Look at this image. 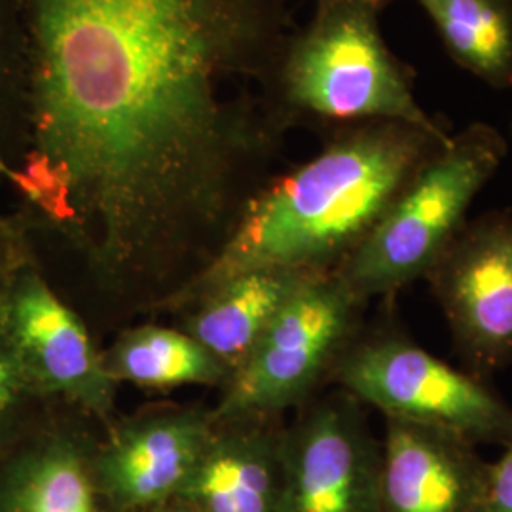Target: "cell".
Returning a JSON list of instances; mask_svg holds the SVG:
<instances>
[{"label": "cell", "mask_w": 512, "mask_h": 512, "mask_svg": "<svg viewBox=\"0 0 512 512\" xmlns=\"http://www.w3.org/2000/svg\"><path fill=\"white\" fill-rule=\"evenodd\" d=\"M463 368L488 382L512 365V211L467 220L425 279Z\"/></svg>", "instance_id": "ba28073f"}, {"label": "cell", "mask_w": 512, "mask_h": 512, "mask_svg": "<svg viewBox=\"0 0 512 512\" xmlns=\"http://www.w3.org/2000/svg\"><path fill=\"white\" fill-rule=\"evenodd\" d=\"M330 382L384 418L450 431L475 446H503L512 406L486 380L446 363L387 321L357 334Z\"/></svg>", "instance_id": "5b68a950"}, {"label": "cell", "mask_w": 512, "mask_h": 512, "mask_svg": "<svg viewBox=\"0 0 512 512\" xmlns=\"http://www.w3.org/2000/svg\"><path fill=\"white\" fill-rule=\"evenodd\" d=\"M313 2L315 6H355V8H365L376 14H382L385 8L403 0H313Z\"/></svg>", "instance_id": "ffe728a7"}, {"label": "cell", "mask_w": 512, "mask_h": 512, "mask_svg": "<svg viewBox=\"0 0 512 512\" xmlns=\"http://www.w3.org/2000/svg\"><path fill=\"white\" fill-rule=\"evenodd\" d=\"M0 332L35 391L63 395L99 418L112 412L116 382L105 357L40 275L23 272L0 296Z\"/></svg>", "instance_id": "9c48e42d"}, {"label": "cell", "mask_w": 512, "mask_h": 512, "mask_svg": "<svg viewBox=\"0 0 512 512\" xmlns=\"http://www.w3.org/2000/svg\"><path fill=\"white\" fill-rule=\"evenodd\" d=\"M380 16L355 6H313L283 44L274 74L283 128L323 137L380 122L435 126L421 105L416 71L385 40Z\"/></svg>", "instance_id": "3957f363"}, {"label": "cell", "mask_w": 512, "mask_h": 512, "mask_svg": "<svg viewBox=\"0 0 512 512\" xmlns=\"http://www.w3.org/2000/svg\"><path fill=\"white\" fill-rule=\"evenodd\" d=\"M450 133L440 120L435 126L380 122L325 135L315 156L266 179L243 202L217 255L171 304L198 302L224 281L256 270L336 272Z\"/></svg>", "instance_id": "7a4b0ae2"}, {"label": "cell", "mask_w": 512, "mask_h": 512, "mask_svg": "<svg viewBox=\"0 0 512 512\" xmlns=\"http://www.w3.org/2000/svg\"><path fill=\"white\" fill-rule=\"evenodd\" d=\"M279 437L264 425L213 433L177 495L202 512H277Z\"/></svg>", "instance_id": "7c38bea8"}, {"label": "cell", "mask_w": 512, "mask_h": 512, "mask_svg": "<svg viewBox=\"0 0 512 512\" xmlns=\"http://www.w3.org/2000/svg\"><path fill=\"white\" fill-rule=\"evenodd\" d=\"M279 437L277 512H382V439L346 391L302 404Z\"/></svg>", "instance_id": "52a82bcc"}, {"label": "cell", "mask_w": 512, "mask_h": 512, "mask_svg": "<svg viewBox=\"0 0 512 512\" xmlns=\"http://www.w3.org/2000/svg\"><path fill=\"white\" fill-rule=\"evenodd\" d=\"M29 391H35V387L29 382L16 353L0 332V425L18 410Z\"/></svg>", "instance_id": "d6986e66"}, {"label": "cell", "mask_w": 512, "mask_h": 512, "mask_svg": "<svg viewBox=\"0 0 512 512\" xmlns=\"http://www.w3.org/2000/svg\"><path fill=\"white\" fill-rule=\"evenodd\" d=\"M105 361L116 384L152 389L215 384L230 372L190 334L164 327H139L122 334Z\"/></svg>", "instance_id": "2e32d148"}, {"label": "cell", "mask_w": 512, "mask_h": 512, "mask_svg": "<svg viewBox=\"0 0 512 512\" xmlns=\"http://www.w3.org/2000/svg\"><path fill=\"white\" fill-rule=\"evenodd\" d=\"M311 275L315 274L256 270L228 279L198 300L200 308L186 323V334L234 372Z\"/></svg>", "instance_id": "4fadbf2b"}, {"label": "cell", "mask_w": 512, "mask_h": 512, "mask_svg": "<svg viewBox=\"0 0 512 512\" xmlns=\"http://www.w3.org/2000/svg\"><path fill=\"white\" fill-rule=\"evenodd\" d=\"M499 448V458L488 461L476 512H512V435Z\"/></svg>", "instance_id": "ac0fdd59"}, {"label": "cell", "mask_w": 512, "mask_h": 512, "mask_svg": "<svg viewBox=\"0 0 512 512\" xmlns=\"http://www.w3.org/2000/svg\"><path fill=\"white\" fill-rule=\"evenodd\" d=\"M366 306L336 272L311 275L232 372L213 420L270 418L308 403L363 329Z\"/></svg>", "instance_id": "8992f818"}, {"label": "cell", "mask_w": 512, "mask_h": 512, "mask_svg": "<svg viewBox=\"0 0 512 512\" xmlns=\"http://www.w3.org/2000/svg\"><path fill=\"white\" fill-rule=\"evenodd\" d=\"M10 238V228H6L4 224H0V249H2V245L8 241Z\"/></svg>", "instance_id": "44dd1931"}, {"label": "cell", "mask_w": 512, "mask_h": 512, "mask_svg": "<svg viewBox=\"0 0 512 512\" xmlns=\"http://www.w3.org/2000/svg\"><path fill=\"white\" fill-rule=\"evenodd\" d=\"M97 478L67 437L23 452L0 476V512H99Z\"/></svg>", "instance_id": "9a60e30c"}, {"label": "cell", "mask_w": 512, "mask_h": 512, "mask_svg": "<svg viewBox=\"0 0 512 512\" xmlns=\"http://www.w3.org/2000/svg\"><path fill=\"white\" fill-rule=\"evenodd\" d=\"M29 143V67L18 0H0V177L12 183V145Z\"/></svg>", "instance_id": "e0dca14e"}, {"label": "cell", "mask_w": 512, "mask_h": 512, "mask_svg": "<svg viewBox=\"0 0 512 512\" xmlns=\"http://www.w3.org/2000/svg\"><path fill=\"white\" fill-rule=\"evenodd\" d=\"M160 512H188V511H160Z\"/></svg>", "instance_id": "603a6c76"}, {"label": "cell", "mask_w": 512, "mask_h": 512, "mask_svg": "<svg viewBox=\"0 0 512 512\" xmlns=\"http://www.w3.org/2000/svg\"><path fill=\"white\" fill-rule=\"evenodd\" d=\"M507 143H509V152H512V114L511 120H509V126H507Z\"/></svg>", "instance_id": "7402d4cb"}, {"label": "cell", "mask_w": 512, "mask_h": 512, "mask_svg": "<svg viewBox=\"0 0 512 512\" xmlns=\"http://www.w3.org/2000/svg\"><path fill=\"white\" fill-rule=\"evenodd\" d=\"M486 467L469 440L425 423L385 418L382 512H476Z\"/></svg>", "instance_id": "30bf717a"}, {"label": "cell", "mask_w": 512, "mask_h": 512, "mask_svg": "<svg viewBox=\"0 0 512 512\" xmlns=\"http://www.w3.org/2000/svg\"><path fill=\"white\" fill-rule=\"evenodd\" d=\"M291 0H18L23 183L112 285L226 219L287 133L274 74Z\"/></svg>", "instance_id": "6da1fadb"}, {"label": "cell", "mask_w": 512, "mask_h": 512, "mask_svg": "<svg viewBox=\"0 0 512 512\" xmlns=\"http://www.w3.org/2000/svg\"><path fill=\"white\" fill-rule=\"evenodd\" d=\"M442 50L494 92L512 90V0H412Z\"/></svg>", "instance_id": "5bb4252c"}, {"label": "cell", "mask_w": 512, "mask_h": 512, "mask_svg": "<svg viewBox=\"0 0 512 512\" xmlns=\"http://www.w3.org/2000/svg\"><path fill=\"white\" fill-rule=\"evenodd\" d=\"M213 416L169 412L120 427L95 461V478L122 509L158 505L179 494L213 437Z\"/></svg>", "instance_id": "8fae6325"}, {"label": "cell", "mask_w": 512, "mask_h": 512, "mask_svg": "<svg viewBox=\"0 0 512 512\" xmlns=\"http://www.w3.org/2000/svg\"><path fill=\"white\" fill-rule=\"evenodd\" d=\"M509 156L505 133L476 120L446 143L404 184L353 255L336 270L366 302L391 298L425 279L471 219L482 190Z\"/></svg>", "instance_id": "277c9868"}]
</instances>
